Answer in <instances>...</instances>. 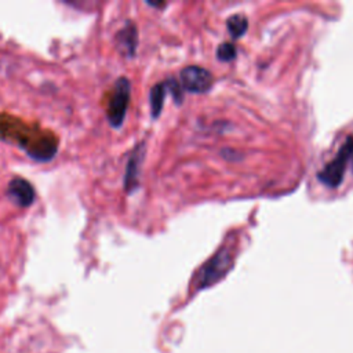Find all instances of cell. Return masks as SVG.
<instances>
[{
  "instance_id": "6da1fadb",
  "label": "cell",
  "mask_w": 353,
  "mask_h": 353,
  "mask_svg": "<svg viewBox=\"0 0 353 353\" xmlns=\"http://www.w3.org/2000/svg\"><path fill=\"white\" fill-rule=\"evenodd\" d=\"M130 98L132 82L127 77L122 76L116 80L106 108L108 122L113 129H121L123 126L130 105Z\"/></svg>"
},
{
  "instance_id": "7a4b0ae2",
  "label": "cell",
  "mask_w": 353,
  "mask_h": 353,
  "mask_svg": "<svg viewBox=\"0 0 353 353\" xmlns=\"http://www.w3.org/2000/svg\"><path fill=\"white\" fill-rule=\"evenodd\" d=\"M233 265L232 254L228 250L218 252L212 258H210L199 271L196 278L197 290L208 289L210 286L218 283Z\"/></svg>"
},
{
  "instance_id": "3957f363",
  "label": "cell",
  "mask_w": 353,
  "mask_h": 353,
  "mask_svg": "<svg viewBox=\"0 0 353 353\" xmlns=\"http://www.w3.org/2000/svg\"><path fill=\"white\" fill-rule=\"evenodd\" d=\"M349 160H350V144L346 140L343 143V145L341 147L335 159H332L330 163H327L321 171H319V174H317L319 181L331 189L338 188L343 181V175H345Z\"/></svg>"
},
{
  "instance_id": "277c9868",
  "label": "cell",
  "mask_w": 353,
  "mask_h": 353,
  "mask_svg": "<svg viewBox=\"0 0 353 353\" xmlns=\"http://www.w3.org/2000/svg\"><path fill=\"white\" fill-rule=\"evenodd\" d=\"M214 83L212 75L200 66H186L181 71V86L195 94H203L207 93Z\"/></svg>"
},
{
  "instance_id": "5b68a950",
  "label": "cell",
  "mask_w": 353,
  "mask_h": 353,
  "mask_svg": "<svg viewBox=\"0 0 353 353\" xmlns=\"http://www.w3.org/2000/svg\"><path fill=\"white\" fill-rule=\"evenodd\" d=\"M8 196L13 200L19 207L28 208L34 204L36 192L32 184L21 177L13 178L8 185Z\"/></svg>"
},
{
  "instance_id": "8992f818",
  "label": "cell",
  "mask_w": 353,
  "mask_h": 353,
  "mask_svg": "<svg viewBox=\"0 0 353 353\" xmlns=\"http://www.w3.org/2000/svg\"><path fill=\"white\" fill-rule=\"evenodd\" d=\"M144 158H145V144H140L132 152L127 162L126 174H125V189L127 193H133L140 185V171H141V165Z\"/></svg>"
},
{
  "instance_id": "52a82bcc",
  "label": "cell",
  "mask_w": 353,
  "mask_h": 353,
  "mask_svg": "<svg viewBox=\"0 0 353 353\" xmlns=\"http://www.w3.org/2000/svg\"><path fill=\"white\" fill-rule=\"evenodd\" d=\"M116 49L123 57L133 58L138 47V31L134 23L127 21L126 25L116 34L114 38Z\"/></svg>"
},
{
  "instance_id": "ba28073f",
  "label": "cell",
  "mask_w": 353,
  "mask_h": 353,
  "mask_svg": "<svg viewBox=\"0 0 353 353\" xmlns=\"http://www.w3.org/2000/svg\"><path fill=\"white\" fill-rule=\"evenodd\" d=\"M167 94V86L166 83H158L151 88L149 94V104H151V113L154 119H158L160 116L163 106H165V99Z\"/></svg>"
},
{
  "instance_id": "9c48e42d",
  "label": "cell",
  "mask_w": 353,
  "mask_h": 353,
  "mask_svg": "<svg viewBox=\"0 0 353 353\" xmlns=\"http://www.w3.org/2000/svg\"><path fill=\"white\" fill-rule=\"evenodd\" d=\"M226 27H228V31H229L232 38L239 39V38H242L247 32L249 21H247V19L245 16L236 14V16H232L230 19H228Z\"/></svg>"
},
{
  "instance_id": "30bf717a",
  "label": "cell",
  "mask_w": 353,
  "mask_h": 353,
  "mask_svg": "<svg viewBox=\"0 0 353 353\" xmlns=\"http://www.w3.org/2000/svg\"><path fill=\"white\" fill-rule=\"evenodd\" d=\"M238 56V50L232 43H221L217 49V58L222 62L233 61Z\"/></svg>"
},
{
  "instance_id": "8fae6325",
  "label": "cell",
  "mask_w": 353,
  "mask_h": 353,
  "mask_svg": "<svg viewBox=\"0 0 353 353\" xmlns=\"http://www.w3.org/2000/svg\"><path fill=\"white\" fill-rule=\"evenodd\" d=\"M166 86H167V88L171 91L173 98L175 99V102H177V104H181L184 95H182V88H181V86L178 84V82H177L175 79H170L169 82H166Z\"/></svg>"
},
{
  "instance_id": "7c38bea8",
  "label": "cell",
  "mask_w": 353,
  "mask_h": 353,
  "mask_svg": "<svg viewBox=\"0 0 353 353\" xmlns=\"http://www.w3.org/2000/svg\"><path fill=\"white\" fill-rule=\"evenodd\" d=\"M348 141H349V144H350V160L353 162V136H350V137L348 138Z\"/></svg>"
}]
</instances>
